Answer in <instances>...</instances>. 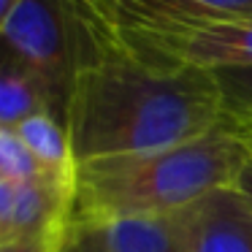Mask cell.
Returning a JSON list of instances; mask_svg holds the SVG:
<instances>
[{
	"label": "cell",
	"mask_w": 252,
	"mask_h": 252,
	"mask_svg": "<svg viewBox=\"0 0 252 252\" xmlns=\"http://www.w3.org/2000/svg\"><path fill=\"white\" fill-rule=\"evenodd\" d=\"M87 52L65 106L76 163L187 144L233 122L212 73L155 68L120 52L90 3H79Z\"/></svg>",
	"instance_id": "cell-1"
},
{
	"label": "cell",
	"mask_w": 252,
	"mask_h": 252,
	"mask_svg": "<svg viewBox=\"0 0 252 252\" xmlns=\"http://www.w3.org/2000/svg\"><path fill=\"white\" fill-rule=\"evenodd\" d=\"M250 158L252 144L228 122L187 144L79 163L71 228L168 217L206 192L230 187Z\"/></svg>",
	"instance_id": "cell-2"
},
{
	"label": "cell",
	"mask_w": 252,
	"mask_h": 252,
	"mask_svg": "<svg viewBox=\"0 0 252 252\" xmlns=\"http://www.w3.org/2000/svg\"><path fill=\"white\" fill-rule=\"evenodd\" d=\"M120 52L155 68L236 71L252 68V22L163 25L125 14L117 3H90Z\"/></svg>",
	"instance_id": "cell-3"
},
{
	"label": "cell",
	"mask_w": 252,
	"mask_h": 252,
	"mask_svg": "<svg viewBox=\"0 0 252 252\" xmlns=\"http://www.w3.org/2000/svg\"><path fill=\"white\" fill-rule=\"evenodd\" d=\"M0 46L35 71L68 106L76 68L84 55V25L76 3L17 0Z\"/></svg>",
	"instance_id": "cell-4"
},
{
	"label": "cell",
	"mask_w": 252,
	"mask_h": 252,
	"mask_svg": "<svg viewBox=\"0 0 252 252\" xmlns=\"http://www.w3.org/2000/svg\"><path fill=\"white\" fill-rule=\"evenodd\" d=\"M73 182L33 179L6 182L0 179V239L30 241V244L60 247L71 233Z\"/></svg>",
	"instance_id": "cell-5"
},
{
	"label": "cell",
	"mask_w": 252,
	"mask_h": 252,
	"mask_svg": "<svg viewBox=\"0 0 252 252\" xmlns=\"http://www.w3.org/2000/svg\"><path fill=\"white\" fill-rule=\"evenodd\" d=\"M160 220L185 252H252V209L233 185Z\"/></svg>",
	"instance_id": "cell-6"
},
{
	"label": "cell",
	"mask_w": 252,
	"mask_h": 252,
	"mask_svg": "<svg viewBox=\"0 0 252 252\" xmlns=\"http://www.w3.org/2000/svg\"><path fill=\"white\" fill-rule=\"evenodd\" d=\"M38 114H55L65 122V100L0 46V130H17L25 120Z\"/></svg>",
	"instance_id": "cell-7"
},
{
	"label": "cell",
	"mask_w": 252,
	"mask_h": 252,
	"mask_svg": "<svg viewBox=\"0 0 252 252\" xmlns=\"http://www.w3.org/2000/svg\"><path fill=\"white\" fill-rule=\"evenodd\" d=\"M125 14L163 25L252 22V0H117Z\"/></svg>",
	"instance_id": "cell-8"
},
{
	"label": "cell",
	"mask_w": 252,
	"mask_h": 252,
	"mask_svg": "<svg viewBox=\"0 0 252 252\" xmlns=\"http://www.w3.org/2000/svg\"><path fill=\"white\" fill-rule=\"evenodd\" d=\"M17 136L25 141V147L33 152V158L44 165L57 179L76 182V155L68 136V127L55 114H38L25 120L17 127Z\"/></svg>",
	"instance_id": "cell-9"
},
{
	"label": "cell",
	"mask_w": 252,
	"mask_h": 252,
	"mask_svg": "<svg viewBox=\"0 0 252 252\" xmlns=\"http://www.w3.org/2000/svg\"><path fill=\"white\" fill-rule=\"evenodd\" d=\"M87 230L109 252H185L163 220H111L90 225Z\"/></svg>",
	"instance_id": "cell-10"
},
{
	"label": "cell",
	"mask_w": 252,
	"mask_h": 252,
	"mask_svg": "<svg viewBox=\"0 0 252 252\" xmlns=\"http://www.w3.org/2000/svg\"><path fill=\"white\" fill-rule=\"evenodd\" d=\"M46 176L52 174L44 171V165L33 158V152L25 147V141L17 136V130H0V179L33 182V179H46Z\"/></svg>",
	"instance_id": "cell-11"
},
{
	"label": "cell",
	"mask_w": 252,
	"mask_h": 252,
	"mask_svg": "<svg viewBox=\"0 0 252 252\" xmlns=\"http://www.w3.org/2000/svg\"><path fill=\"white\" fill-rule=\"evenodd\" d=\"M220 93L225 100L228 117L241 125L252 122V68H236V71H220L212 73Z\"/></svg>",
	"instance_id": "cell-12"
},
{
	"label": "cell",
	"mask_w": 252,
	"mask_h": 252,
	"mask_svg": "<svg viewBox=\"0 0 252 252\" xmlns=\"http://www.w3.org/2000/svg\"><path fill=\"white\" fill-rule=\"evenodd\" d=\"M57 252H109L98 239H95L93 230L87 228H71V233L65 236L63 247Z\"/></svg>",
	"instance_id": "cell-13"
},
{
	"label": "cell",
	"mask_w": 252,
	"mask_h": 252,
	"mask_svg": "<svg viewBox=\"0 0 252 252\" xmlns=\"http://www.w3.org/2000/svg\"><path fill=\"white\" fill-rule=\"evenodd\" d=\"M233 187L239 190V195L247 201V206L252 209V158L247 160V165L241 168V174L236 176V182H233Z\"/></svg>",
	"instance_id": "cell-14"
},
{
	"label": "cell",
	"mask_w": 252,
	"mask_h": 252,
	"mask_svg": "<svg viewBox=\"0 0 252 252\" xmlns=\"http://www.w3.org/2000/svg\"><path fill=\"white\" fill-rule=\"evenodd\" d=\"M60 247H63V244H60ZM60 247L30 244V241H6V244H0V252H57Z\"/></svg>",
	"instance_id": "cell-15"
},
{
	"label": "cell",
	"mask_w": 252,
	"mask_h": 252,
	"mask_svg": "<svg viewBox=\"0 0 252 252\" xmlns=\"http://www.w3.org/2000/svg\"><path fill=\"white\" fill-rule=\"evenodd\" d=\"M14 6H17V0H0V33H3V28H6L8 17H11Z\"/></svg>",
	"instance_id": "cell-16"
},
{
	"label": "cell",
	"mask_w": 252,
	"mask_h": 252,
	"mask_svg": "<svg viewBox=\"0 0 252 252\" xmlns=\"http://www.w3.org/2000/svg\"><path fill=\"white\" fill-rule=\"evenodd\" d=\"M236 130L241 133V138H247V144H252V122H241V125H236Z\"/></svg>",
	"instance_id": "cell-17"
},
{
	"label": "cell",
	"mask_w": 252,
	"mask_h": 252,
	"mask_svg": "<svg viewBox=\"0 0 252 252\" xmlns=\"http://www.w3.org/2000/svg\"><path fill=\"white\" fill-rule=\"evenodd\" d=\"M0 244H3V239H0Z\"/></svg>",
	"instance_id": "cell-18"
}]
</instances>
